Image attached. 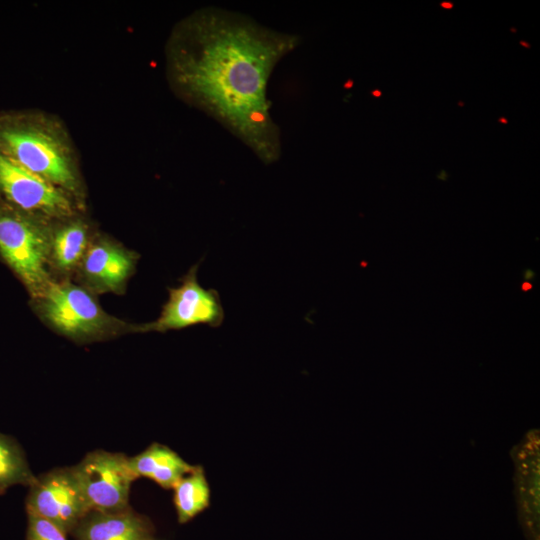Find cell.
<instances>
[{"label": "cell", "mask_w": 540, "mask_h": 540, "mask_svg": "<svg viewBox=\"0 0 540 540\" xmlns=\"http://www.w3.org/2000/svg\"><path fill=\"white\" fill-rule=\"evenodd\" d=\"M0 203L45 220L70 218L74 213L71 195L2 153Z\"/></svg>", "instance_id": "obj_7"}, {"label": "cell", "mask_w": 540, "mask_h": 540, "mask_svg": "<svg viewBox=\"0 0 540 540\" xmlns=\"http://www.w3.org/2000/svg\"><path fill=\"white\" fill-rule=\"evenodd\" d=\"M301 37L217 6L182 20L167 47L176 93L240 140L265 165L282 154L281 132L270 113L267 86L279 61Z\"/></svg>", "instance_id": "obj_1"}, {"label": "cell", "mask_w": 540, "mask_h": 540, "mask_svg": "<svg viewBox=\"0 0 540 540\" xmlns=\"http://www.w3.org/2000/svg\"><path fill=\"white\" fill-rule=\"evenodd\" d=\"M499 121L505 124L507 123V120L505 118H500Z\"/></svg>", "instance_id": "obj_20"}, {"label": "cell", "mask_w": 540, "mask_h": 540, "mask_svg": "<svg viewBox=\"0 0 540 540\" xmlns=\"http://www.w3.org/2000/svg\"><path fill=\"white\" fill-rule=\"evenodd\" d=\"M154 532L151 520L129 507L117 512L90 510L71 534L76 540H146Z\"/></svg>", "instance_id": "obj_10"}, {"label": "cell", "mask_w": 540, "mask_h": 540, "mask_svg": "<svg viewBox=\"0 0 540 540\" xmlns=\"http://www.w3.org/2000/svg\"><path fill=\"white\" fill-rule=\"evenodd\" d=\"M520 44L526 48H529L530 45L527 43V42H524V41H520Z\"/></svg>", "instance_id": "obj_19"}, {"label": "cell", "mask_w": 540, "mask_h": 540, "mask_svg": "<svg viewBox=\"0 0 540 540\" xmlns=\"http://www.w3.org/2000/svg\"><path fill=\"white\" fill-rule=\"evenodd\" d=\"M45 219L0 203V259L36 299L51 282L52 231Z\"/></svg>", "instance_id": "obj_3"}, {"label": "cell", "mask_w": 540, "mask_h": 540, "mask_svg": "<svg viewBox=\"0 0 540 540\" xmlns=\"http://www.w3.org/2000/svg\"><path fill=\"white\" fill-rule=\"evenodd\" d=\"M27 514L37 515L71 534L89 512L72 466L35 477L26 499Z\"/></svg>", "instance_id": "obj_8"}, {"label": "cell", "mask_w": 540, "mask_h": 540, "mask_svg": "<svg viewBox=\"0 0 540 540\" xmlns=\"http://www.w3.org/2000/svg\"><path fill=\"white\" fill-rule=\"evenodd\" d=\"M0 153L71 196L80 190L67 137L57 124L41 115L0 112Z\"/></svg>", "instance_id": "obj_2"}, {"label": "cell", "mask_w": 540, "mask_h": 540, "mask_svg": "<svg viewBox=\"0 0 540 540\" xmlns=\"http://www.w3.org/2000/svg\"><path fill=\"white\" fill-rule=\"evenodd\" d=\"M88 247L87 224L79 219L70 220L52 231L50 261L60 271H71L81 263Z\"/></svg>", "instance_id": "obj_13"}, {"label": "cell", "mask_w": 540, "mask_h": 540, "mask_svg": "<svg viewBox=\"0 0 540 540\" xmlns=\"http://www.w3.org/2000/svg\"><path fill=\"white\" fill-rule=\"evenodd\" d=\"M199 263L194 264L180 278L178 287L168 288L169 298L162 306L159 317L150 323L129 325L128 331L135 333L181 330L204 324L220 327L224 321V309L215 289L203 288L197 279Z\"/></svg>", "instance_id": "obj_5"}, {"label": "cell", "mask_w": 540, "mask_h": 540, "mask_svg": "<svg viewBox=\"0 0 540 540\" xmlns=\"http://www.w3.org/2000/svg\"><path fill=\"white\" fill-rule=\"evenodd\" d=\"M531 288H532V285H531L530 283H528V282H525V283H523V285H522V290H523V291L530 290Z\"/></svg>", "instance_id": "obj_17"}, {"label": "cell", "mask_w": 540, "mask_h": 540, "mask_svg": "<svg viewBox=\"0 0 540 540\" xmlns=\"http://www.w3.org/2000/svg\"><path fill=\"white\" fill-rule=\"evenodd\" d=\"M139 255L108 239L89 245L81 263V273L93 290L122 293L133 274Z\"/></svg>", "instance_id": "obj_9"}, {"label": "cell", "mask_w": 540, "mask_h": 540, "mask_svg": "<svg viewBox=\"0 0 540 540\" xmlns=\"http://www.w3.org/2000/svg\"><path fill=\"white\" fill-rule=\"evenodd\" d=\"M441 7L445 8V9H452L454 4L452 2H448V1H443L440 3Z\"/></svg>", "instance_id": "obj_16"}, {"label": "cell", "mask_w": 540, "mask_h": 540, "mask_svg": "<svg viewBox=\"0 0 540 540\" xmlns=\"http://www.w3.org/2000/svg\"><path fill=\"white\" fill-rule=\"evenodd\" d=\"M27 516V540H68L67 534L47 519L33 514Z\"/></svg>", "instance_id": "obj_15"}, {"label": "cell", "mask_w": 540, "mask_h": 540, "mask_svg": "<svg viewBox=\"0 0 540 540\" xmlns=\"http://www.w3.org/2000/svg\"><path fill=\"white\" fill-rule=\"evenodd\" d=\"M35 301L48 324L76 341L97 340L125 326L108 315L88 290L70 282L51 281Z\"/></svg>", "instance_id": "obj_4"}, {"label": "cell", "mask_w": 540, "mask_h": 540, "mask_svg": "<svg viewBox=\"0 0 540 540\" xmlns=\"http://www.w3.org/2000/svg\"><path fill=\"white\" fill-rule=\"evenodd\" d=\"M372 94H373L374 96H376V97H379V96H381L382 93H381L379 90H374V91L372 92Z\"/></svg>", "instance_id": "obj_18"}, {"label": "cell", "mask_w": 540, "mask_h": 540, "mask_svg": "<svg viewBox=\"0 0 540 540\" xmlns=\"http://www.w3.org/2000/svg\"><path fill=\"white\" fill-rule=\"evenodd\" d=\"M128 465L137 478H148L163 489H173L194 467L170 447L158 442L152 443L141 453L128 457Z\"/></svg>", "instance_id": "obj_11"}, {"label": "cell", "mask_w": 540, "mask_h": 540, "mask_svg": "<svg viewBox=\"0 0 540 540\" xmlns=\"http://www.w3.org/2000/svg\"><path fill=\"white\" fill-rule=\"evenodd\" d=\"M146 540H155V539H154L153 537H151V538H148V539H146Z\"/></svg>", "instance_id": "obj_21"}, {"label": "cell", "mask_w": 540, "mask_h": 540, "mask_svg": "<svg viewBox=\"0 0 540 540\" xmlns=\"http://www.w3.org/2000/svg\"><path fill=\"white\" fill-rule=\"evenodd\" d=\"M72 468L89 510L117 512L131 507L130 487L137 477L125 454L95 450Z\"/></svg>", "instance_id": "obj_6"}, {"label": "cell", "mask_w": 540, "mask_h": 540, "mask_svg": "<svg viewBox=\"0 0 540 540\" xmlns=\"http://www.w3.org/2000/svg\"><path fill=\"white\" fill-rule=\"evenodd\" d=\"M177 521L186 524L206 511L211 504V488L204 468L194 465L173 487Z\"/></svg>", "instance_id": "obj_12"}, {"label": "cell", "mask_w": 540, "mask_h": 540, "mask_svg": "<svg viewBox=\"0 0 540 540\" xmlns=\"http://www.w3.org/2000/svg\"><path fill=\"white\" fill-rule=\"evenodd\" d=\"M36 476L17 442L0 433V493L14 485L30 486Z\"/></svg>", "instance_id": "obj_14"}]
</instances>
